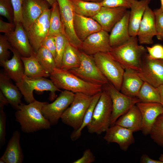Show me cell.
Returning a JSON list of instances; mask_svg holds the SVG:
<instances>
[{"mask_svg": "<svg viewBox=\"0 0 163 163\" xmlns=\"http://www.w3.org/2000/svg\"><path fill=\"white\" fill-rule=\"evenodd\" d=\"M47 103L36 100L28 104H22L19 106L15 113V117L23 132L32 133L50 128L51 125L42 113L43 107Z\"/></svg>", "mask_w": 163, "mask_h": 163, "instance_id": "cell-1", "label": "cell"}, {"mask_svg": "<svg viewBox=\"0 0 163 163\" xmlns=\"http://www.w3.org/2000/svg\"><path fill=\"white\" fill-rule=\"evenodd\" d=\"M50 77L58 88L74 93H80L93 96L101 92L103 89L102 85L88 82L69 71L57 67L50 74Z\"/></svg>", "mask_w": 163, "mask_h": 163, "instance_id": "cell-2", "label": "cell"}, {"mask_svg": "<svg viewBox=\"0 0 163 163\" xmlns=\"http://www.w3.org/2000/svg\"><path fill=\"white\" fill-rule=\"evenodd\" d=\"M138 42L137 36H131L126 43L112 47L109 53L125 69L137 71L140 68L143 56L147 52L146 48Z\"/></svg>", "mask_w": 163, "mask_h": 163, "instance_id": "cell-3", "label": "cell"}, {"mask_svg": "<svg viewBox=\"0 0 163 163\" xmlns=\"http://www.w3.org/2000/svg\"><path fill=\"white\" fill-rule=\"evenodd\" d=\"M112 102L107 91L103 87L94 108L90 122L87 126L88 132L99 135L110 126Z\"/></svg>", "mask_w": 163, "mask_h": 163, "instance_id": "cell-4", "label": "cell"}, {"mask_svg": "<svg viewBox=\"0 0 163 163\" xmlns=\"http://www.w3.org/2000/svg\"><path fill=\"white\" fill-rule=\"evenodd\" d=\"M93 96L80 93H75L72 102L61 117L62 122L72 127L74 131L78 130L82 124Z\"/></svg>", "mask_w": 163, "mask_h": 163, "instance_id": "cell-5", "label": "cell"}, {"mask_svg": "<svg viewBox=\"0 0 163 163\" xmlns=\"http://www.w3.org/2000/svg\"><path fill=\"white\" fill-rule=\"evenodd\" d=\"M97 67L109 82L120 90L125 69L110 53H99L93 56Z\"/></svg>", "mask_w": 163, "mask_h": 163, "instance_id": "cell-6", "label": "cell"}, {"mask_svg": "<svg viewBox=\"0 0 163 163\" xmlns=\"http://www.w3.org/2000/svg\"><path fill=\"white\" fill-rule=\"evenodd\" d=\"M16 85L24 96L25 100L28 103L36 100L33 93L34 90L50 91L49 99L51 101H53L56 97V91H61L51 80L44 77L32 78L24 75L22 80Z\"/></svg>", "mask_w": 163, "mask_h": 163, "instance_id": "cell-7", "label": "cell"}, {"mask_svg": "<svg viewBox=\"0 0 163 163\" xmlns=\"http://www.w3.org/2000/svg\"><path fill=\"white\" fill-rule=\"evenodd\" d=\"M80 54L79 66L69 71V72L89 82L103 86L109 83L97 67L93 56L88 55L81 50Z\"/></svg>", "mask_w": 163, "mask_h": 163, "instance_id": "cell-8", "label": "cell"}, {"mask_svg": "<svg viewBox=\"0 0 163 163\" xmlns=\"http://www.w3.org/2000/svg\"><path fill=\"white\" fill-rule=\"evenodd\" d=\"M104 87L108 91L112 101L111 126L115 124L119 117L140 101L137 97H129L122 93L110 82Z\"/></svg>", "mask_w": 163, "mask_h": 163, "instance_id": "cell-9", "label": "cell"}, {"mask_svg": "<svg viewBox=\"0 0 163 163\" xmlns=\"http://www.w3.org/2000/svg\"><path fill=\"white\" fill-rule=\"evenodd\" d=\"M141 79L158 88L163 85V61L152 59L146 53L143 56L140 68L137 71Z\"/></svg>", "mask_w": 163, "mask_h": 163, "instance_id": "cell-10", "label": "cell"}, {"mask_svg": "<svg viewBox=\"0 0 163 163\" xmlns=\"http://www.w3.org/2000/svg\"><path fill=\"white\" fill-rule=\"evenodd\" d=\"M74 95V93L64 90L52 103H47L43 106L42 113L51 125L58 123L64 112L72 102Z\"/></svg>", "mask_w": 163, "mask_h": 163, "instance_id": "cell-11", "label": "cell"}, {"mask_svg": "<svg viewBox=\"0 0 163 163\" xmlns=\"http://www.w3.org/2000/svg\"><path fill=\"white\" fill-rule=\"evenodd\" d=\"M51 8L46 9L26 30L30 42L36 53L44 39L49 35Z\"/></svg>", "mask_w": 163, "mask_h": 163, "instance_id": "cell-12", "label": "cell"}, {"mask_svg": "<svg viewBox=\"0 0 163 163\" xmlns=\"http://www.w3.org/2000/svg\"><path fill=\"white\" fill-rule=\"evenodd\" d=\"M59 8L63 34L69 43L80 50L82 42L76 36L73 27L74 12L70 0H56Z\"/></svg>", "mask_w": 163, "mask_h": 163, "instance_id": "cell-13", "label": "cell"}, {"mask_svg": "<svg viewBox=\"0 0 163 163\" xmlns=\"http://www.w3.org/2000/svg\"><path fill=\"white\" fill-rule=\"evenodd\" d=\"M112 48L108 32L102 30L91 34L82 42L79 50L93 56L99 53L110 52Z\"/></svg>", "mask_w": 163, "mask_h": 163, "instance_id": "cell-14", "label": "cell"}, {"mask_svg": "<svg viewBox=\"0 0 163 163\" xmlns=\"http://www.w3.org/2000/svg\"><path fill=\"white\" fill-rule=\"evenodd\" d=\"M15 24L14 30L5 34L11 46L21 56L28 57L34 55L35 53L30 44L22 23L18 22Z\"/></svg>", "mask_w": 163, "mask_h": 163, "instance_id": "cell-15", "label": "cell"}, {"mask_svg": "<svg viewBox=\"0 0 163 163\" xmlns=\"http://www.w3.org/2000/svg\"><path fill=\"white\" fill-rule=\"evenodd\" d=\"M50 6L46 0H23L22 9V24L25 30Z\"/></svg>", "mask_w": 163, "mask_h": 163, "instance_id": "cell-16", "label": "cell"}, {"mask_svg": "<svg viewBox=\"0 0 163 163\" xmlns=\"http://www.w3.org/2000/svg\"><path fill=\"white\" fill-rule=\"evenodd\" d=\"M136 105L142 116L141 131L144 135H149L157 117L163 114V107L160 103L154 102H139Z\"/></svg>", "mask_w": 163, "mask_h": 163, "instance_id": "cell-17", "label": "cell"}, {"mask_svg": "<svg viewBox=\"0 0 163 163\" xmlns=\"http://www.w3.org/2000/svg\"><path fill=\"white\" fill-rule=\"evenodd\" d=\"M104 139L108 143H116L124 151L135 142L133 132L124 127L114 124L110 126L105 132Z\"/></svg>", "mask_w": 163, "mask_h": 163, "instance_id": "cell-18", "label": "cell"}, {"mask_svg": "<svg viewBox=\"0 0 163 163\" xmlns=\"http://www.w3.org/2000/svg\"><path fill=\"white\" fill-rule=\"evenodd\" d=\"M127 9L122 7L102 6L99 12L92 18L100 24L103 30L110 32L123 16Z\"/></svg>", "mask_w": 163, "mask_h": 163, "instance_id": "cell-19", "label": "cell"}, {"mask_svg": "<svg viewBox=\"0 0 163 163\" xmlns=\"http://www.w3.org/2000/svg\"><path fill=\"white\" fill-rule=\"evenodd\" d=\"M156 35L155 14L148 6L139 25L137 36L138 42L141 44H152L153 38Z\"/></svg>", "mask_w": 163, "mask_h": 163, "instance_id": "cell-20", "label": "cell"}, {"mask_svg": "<svg viewBox=\"0 0 163 163\" xmlns=\"http://www.w3.org/2000/svg\"><path fill=\"white\" fill-rule=\"evenodd\" d=\"M73 27L76 36L82 42L91 34L103 30L100 24L93 18L74 12Z\"/></svg>", "mask_w": 163, "mask_h": 163, "instance_id": "cell-21", "label": "cell"}, {"mask_svg": "<svg viewBox=\"0 0 163 163\" xmlns=\"http://www.w3.org/2000/svg\"><path fill=\"white\" fill-rule=\"evenodd\" d=\"M20 133L15 131L9 141L6 149L0 158V163H21L24 155L20 145Z\"/></svg>", "mask_w": 163, "mask_h": 163, "instance_id": "cell-22", "label": "cell"}, {"mask_svg": "<svg viewBox=\"0 0 163 163\" xmlns=\"http://www.w3.org/2000/svg\"><path fill=\"white\" fill-rule=\"evenodd\" d=\"M11 51L13 54L11 59L0 63L5 74L16 84L22 80L24 75V66L19 53L13 47Z\"/></svg>", "mask_w": 163, "mask_h": 163, "instance_id": "cell-23", "label": "cell"}, {"mask_svg": "<svg viewBox=\"0 0 163 163\" xmlns=\"http://www.w3.org/2000/svg\"><path fill=\"white\" fill-rule=\"evenodd\" d=\"M129 11L127 10L123 16L110 31L109 39L112 47L120 45L130 39L131 36L129 29Z\"/></svg>", "mask_w": 163, "mask_h": 163, "instance_id": "cell-24", "label": "cell"}, {"mask_svg": "<svg viewBox=\"0 0 163 163\" xmlns=\"http://www.w3.org/2000/svg\"><path fill=\"white\" fill-rule=\"evenodd\" d=\"M143 82L137 71L125 69L120 91L128 96L136 97Z\"/></svg>", "mask_w": 163, "mask_h": 163, "instance_id": "cell-25", "label": "cell"}, {"mask_svg": "<svg viewBox=\"0 0 163 163\" xmlns=\"http://www.w3.org/2000/svg\"><path fill=\"white\" fill-rule=\"evenodd\" d=\"M0 91L8 101L9 104L15 109L18 110L21 102L22 94L17 86L14 85L4 73H0Z\"/></svg>", "mask_w": 163, "mask_h": 163, "instance_id": "cell-26", "label": "cell"}, {"mask_svg": "<svg viewBox=\"0 0 163 163\" xmlns=\"http://www.w3.org/2000/svg\"><path fill=\"white\" fill-rule=\"evenodd\" d=\"M151 0H134L130 8L129 29L130 36H137L140 24Z\"/></svg>", "mask_w": 163, "mask_h": 163, "instance_id": "cell-27", "label": "cell"}, {"mask_svg": "<svg viewBox=\"0 0 163 163\" xmlns=\"http://www.w3.org/2000/svg\"><path fill=\"white\" fill-rule=\"evenodd\" d=\"M121 126L133 132L141 131L142 119L141 113L136 104L119 117L115 124Z\"/></svg>", "mask_w": 163, "mask_h": 163, "instance_id": "cell-28", "label": "cell"}, {"mask_svg": "<svg viewBox=\"0 0 163 163\" xmlns=\"http://www.w3.org/2000/svg\"><path fill=\"white\" fill-rule=\"evenodd\" d=\"M21 59L24 66L25 75L32 78L50 76V74L45 71L37 60L35 53L28 57L21 56Z\"/></svg>", "mask_w": 163, "mask_h": 163, "instance_id": "cell-29", "label": "cell"}, {"mask_svg": "<svg viewBox=\"0 0 163 163\" xmlns=\"http://www.w3.org/2000/svg\"><path fill=\"white\" fill-rule=\"evenodd\" d=\"M75 13L83 16L92 18L100 11L101 3L88 2L82 0H70Z\"/></svg>", "mask_w": 163, "mask_h": 163, "instance_id": "cell-30", "label": "cell"}, {"mask_svg": "<svg viewBox=\"0 0 163 163\" xmlns=\"http://www.w3.org/2000/svg\"><path fill=\"white\" fill-rule=\"evenodd\" d=\"M80 50L68 43L63 54L60 69L66 71L78 67L80 63Z\"/></svg>", "mask_w": 163, "mask_h": 163, "instance_id": "cell-31", "label": "cell"}, {"mask_svg": "<svg viewBox=\"0 0 163 163\" xmlns=\"http://www.w3.org/2000/svg\"><path fill=\"white\" fill-rule=\"evenodd\" d=\"M35 56L43 69L50 74L56 67L55 59L51 53L45 46L41 45Z\"/></svg>", "mask_w": 163, "mask_h": 163, "instance_id": "cell-32", "label": "cell"}, {"mask_svg": "<svg viewBox=\"0 0 163 163\" xmlns=\"http://www.w3.org/2000/svg\"><path fill=\"white\" fill-rule=\"evenodd\" d=\"M140 102L160 103V96L158 88L144 82L136 97Z\"/></svg>", "mask_w": 163, "mask_h": 163, "instance_id": "cell-33", "label": "cell"}, {"mask_svg": "<svg viewBox=\"0 0 163 163\" xmlns=\"http://www.w3.org/2000/svg\"><path fill=\"white\" fill-rule=\"evenodd\" d=\"M60 34H63L62 26L59 6L56 2L51 6L49 35L55 37Z\"/></svg>", "mask_w": 163, "mask_h": 163, "instance_id": "cell-34", "label": "cell"}, {"mask_svg": "<svg viewBox=\"0 0 163 163\" xmlns=\"http://www.w3.org/2000/svg\"><path fill=\"white\" fill-rule=\"evenodd\" d=\"M102 92V91H101ZM101 92L94 95L92 101L85 114L82 124L80 127L76 131H73L70 135V138L72 141L78 139L81 136L82 130L87 127L91 119L93 112L100 97Z\"/></svg>", "mask_w": 163, "mask_h": 163, "instance_id": "cell-35", "label": "cell"}, {"mask_svg": "<svg viewBox=\"0 0 163 163\" xmlns=\"http://www.w3.org/2000/svg\"><path fill=\"white\" fill-rule=\"evenodd\" d=\"M149 135L155 143L163 148V114L159 115L156 118Z\"/></svg>", "mask_w": 163, "mask_h": 163, "instance_id": "cell-36", "label": "cell"}, {"mask_svg": "<svg viewBox=\"0 0 163 163\" xmlns=\"http://www.w3.org/2000/svg\"><path fill=\"white\" fill-rule=\"evenodd\" d=\"M56 56L55 61L57 68L61 66L62 56L69 41L63 34H60L55 37Z\"/></svg>", "mask_w": 163, "mask_h": 163, "instance_id": "cell-37", "label": "cell"}, {"mask_svg": "<svg viewBox=\"0 0 163 163\" xmlns=\"http://www.w3.org/2000/svg\"><path fill=\"white\" fill-rule=\"evenodd\" d=\"M0 14L10 22H14V12L11 0H0Z\"/></svg>", "mask_w": 163, "mask_h": 163, "instance_id": "cell-38", "label": "cell"}, {"mask_svg": "<svg viewBox=\"0 0 163 163\" xmlns=\"http://www.w3.org/2000/svg\"><path fill=\"white\" fill-rule=\"evenodd\" d=\"M13 48L8 41L6 36L5 35H0V62L9 59L11 50Z\"/></svg>", "mask_w": 163, "mask_h": 163, "instance_id": "cell-39", "label": "cell"}, {"mask_svg": "<svg viewBox=\"0 0 163 163\" xmlns=\"http://www.w3.org/2000/svg\"><path fill=\"white\" fill-rule=\"evenodd\" d=\"M154 12L155 16L156 28L157 39L163 40V12L160 8L156 9Z\"/></svg>", "mask_w": 163, "mask_h": 163, "instance_id": "cell-40", "label": "cell"}, {"mask_svg": "<svg viewBox=\"0 0 163 163\" xmlns=\"http://www.w3.org/2000/svg\"><path fill=\"white\" fill-rule=\"evenodd\" d=\"M5 105L0 104V148L5 142L6 115L4 111Z\"/></svg>", "mask_w": 163, "mask_h": 163, "instance_id": "cell-41", "label": "cell"}, {"mask_svg": "<svg viewBox=\"0 0 163 163\" xmlns=\"http://www.w3.org/2000/svg\"><path fill=\"white\" fill-rule=\"evenodd\" d=\"M146 48L150 58L163 61V45L156 44L151 47L146 46Z\"/></svg>", "mask_w": 163, "mask_h": 163, "instance_id": "cell-42", "label": "cell"}, {"mask_svg": "<svg viewBox=\"0 0 163 163\" xmlns=\"http://www.w3.org/2000/svg\"><path fill=\"white\" fill-rule=\"evenodd\" d=\"M134 0H103L101 3L102 6L117 7H122L130 8Z\"/></svg>", "mask_w": 163, "mask_h": 163, "instance_id": "cell-43", "label": "cell"}, {"mask_svg": "<svg viewBox=\"0 0 163 163\" xmlns=\"http://www.w3.org/2000/svg\"><path fill=\"white\" fill-rule=\"evenodd\" d=\"M14 12V23L22 22V5L23 0H11Z\"/></svg>", "mask_w": 163, "mask_h": 163, "instance_id": "cell-44", "label": "cell"}, {"mask_svg": "<svg viewBox=\"0 0 163 163\" xmlns=\"http://www.w3.org/2000/svg\"><path fill=\"white\" fill-rule=\"evenodd\" d=\"M41 45L45 46L51 53L55 60L56 49L55 37L49 35L43 40Z\"/></svg>", "mask_w": 163, "mask_h": 163, "instance_id": "cell-45", "label": "cell"}, {"mask_svg": "<svg viewBox=\"0 0 163 163\" xmlns=\"http://www.w3.org/2000/svg\"><path fill=\"white\" fill-rule=\"evenodd\" d=\"M95 158L94 155L90 149H86L82 156L74 161L73 163H91L94 162Z\"/></svg>", "mask_w": 163, "mask_h": 163, "instance_id": "cell-46", "label": "cell"}, {"mask_svg": "<svg viewBox=\"0 0 163 163\" xmlns=\"http://www.w3.org/2000/svg\"><path fill=\"white\" fill-rule=\"evenodd\" d=\"M15 27V24L14 23H8L3 21L0 19V32L5 34L9 33L13 31Z\"/></svg>", "mask_w": 163, "mask_h": 163, "instance_id": "cell-47", "label": "cell"}, {"mask_svg": "<svg viewBox=\"0 0 163 163\" xmlns=\"http://www.w3.org/2000/svg\"><path fill=\"white\" fill-rule=\"evenodd\" d=\"M140 162L142 163H163L160 160L150 158L147 155L143 154L141 157Z\"/></svg>", "mask_w": 163, "mask_h": 163, "instance_id": "cell-48", "label": "cell"}, {"mask_svg": "<svg viewBox=\"0 0 163 163\" xmlns=\"http://www.w3.org/2000/svg\"><path fill=\"white\" fill-rule=\"evenodd\" d=\"M0 103L2 104L5 105L9 104L8 101L1 91H0Z\"/></svg>", "mask_w": 163, "mask_h": 163, "instance_id": "cell-49", "label": "cell"}, {"mask_svg": "<svg viewBox=\"0 0 163 163\" xmlns=\"http://www.w3.org/2000/svg\"><path fill=\"white\" fill-rule=\"evenodd\" d=\"M160 96V103L163 107V85L158 87Z\"/></svg>", "mask_w": 163, "mask_h": 163, "instance_id": "cell-50", "label": "cell"}, {"mask_svg": "<svg viewBox=\"0 0 163 163\" xmlns=\"http://www.w3.org/2000/svg\"><path fill=\"white\" fill-rule=\"evenodd\" d=\"M83 1L94 2L101 3L103 0H82Z\"/></svg>", "mask_w": 163, "mask_h": 163, "instance_id": "cell-51", "label": "cell"}, {"mask_svg": "<svg viewBox=\"0 0 163 163\" xmlns=\"http://www.w3.org/2000/svg\"><path fill=\"white\" fill-rule=\"evenodd\" d=\"M47 1L49 4L52 6L55 3L57 2L56 0H46Z\"/></svg>", "mask_w": 163, "mask_h": 163, "instance_id": "cell-52", "label": "cell"}, {"mask_svg": "<svg viewBox=\"0 0 163 163\" xmlns=\"http://www.w3.org/2000/svg\"><path fill=\"white\" fill-rule=\"evenodd\" d=\"M161 3V6L160 8L161 10L163 12V0H160Z\"/></svg>", "mask_w": 163, "mask_h": 163, "instance_id": "cell-53", "label": "cell"}, {"mask_svg": "<svg viewBox=\"0 0 163 163\" xmlns=\"http://www.w3.org/2000/svg\"><path fill=\"white\" fill-rule=\"evenodd\" d=\"M159 160L163 162V154L160 155L159 158Z\"/></svg>", "mask_w": 163, "mask_h": 163, "instance_id": "cell-54", "label": "cell"}]
</instances>
